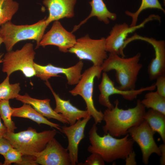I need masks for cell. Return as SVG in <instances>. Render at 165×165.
<instances>
[{
    "label": "cell",
    "instance_id": "6da1fadb",
    "mask_svg": "<svg viewBox=\"0 0 165 165\" xmlns=\"http://www.w3.org/2000/svg\"><path fill=\"white\" fill-rule=\"evenodd\" d=\"M97 130V124L94 123L89 132L91 145L87 150L91 153L99 154L105 162L111 163L118 159L125 160L133 151L134 141L129 138L128 134L123 138H117L108 133L101 136Z\"/></svg>",
    "mask_w": 165,
    "mask_h": 165
},
{
    "label": "cell",
    "instance_id": "7a4b0ae2",
    "mask_svg": "<svg viewBox=\"0 0 165 165\" xmlns=\"http://www.w3.org/2000/svg\"><path fill=\"white\" fill-rule=\"evenodd\" d=\"M114 103L113 108H107L103 113V120L105 124L102 130L105 134L108 133L114 137H119L126 135L130 128L144 120L145 108L140 99L137 100L135 107L127 109L119 108L118 99Z\"/></svg>",
    "mask_w": 165,
    "mask_h": 165
},
{
    "label": "cell",
    "instance_id": "3957f363",
    "mask_svg": "<svg viewBox=\"0 0 165 165\" xmlns=\"http://www.w3.org/2000/svg\"><path fill=\"white\" fill-rule=\"evenodd\" d=\"M140 53L129 58L120 57L117 54L109 53L101 66L102 71H116L115 77L119 89L125 91L135 90L138 76L142 65L139 63Z\"/></svg>",
    "mask_w": 165,
    "mask_h": 165
},
{
    "label": "cell",
    "instance_id": "277c9868",
    "mask_svg": "<svg viewBox=\"0 0 165 165\" xmlns=\"http://www.w3.org/2000/svg\"><path fill=\"white\" fill-rule=\"evenodd\" d=\"M57 133L54 129L38 132L36 129L29 127L26 130L16 133L7 132L3 137L23 155H33L43 150Z\"/></svg>",
    "mask_w": 165,
    "mask_h": 165
},
{
    "label": "cell",
    "instance_id": "5b68a950",
    "mask_svg": "<svg viewBox=\"0 0 165 165\" xmlns=\"http://www.w3.org/2000/svg\"><path fill=\"white\" fill-rule=\"evenodd\" d=\"M46 19L31 25H16L9 21L0 26V36L7 52L12 50L18 42L27 40L36 41V48L40 46V42L48 26Z\"/></svg>",
    "mask_w": 165,
    "mask_h": 165
},
{
    "label": "cell",
    "instance_id": "8992f818",
    "mask_svg": "<svg viewBox=\"0 0 165 165\" xmlns=\"http://www.w3.org/2000/svg\"><path fill=\"white\" fill-rule=\"evenodd\" d=\"M35 54L33 45L31 43L25 44L20 50L7 52L2 59V72L9 76L16 71H21L27 78L35 76Z\"/></svg>",
    "mask_w": 165,
    "mask_h": 165
},
{
    "label": "cell",
    "instance_id": "52a82bcc",
    "mask_svg": "<svg viewBox=\"0 0 165 165\" xmlns=\"http://www.w3.org/2000/svg\"><path fill=\"white\" fill-rule=\"evenodd\" d=\"M102 72L101 66L93 65L86 70L81 75V78L75 87L69 91L72 96H80L85 101L86 110L93 118L95 123H100L103 120V113L95 108L93 99L94 85L95 78L101 77Z\"/></svg>",
    "mask_w": 165,
    "mask_h": 165
},
{
    "label": "cell",
    "instance_id": "ba28073f",
    "mask_svg": "<svg viewBox=\"0 0 165 165\" xmlns=\"http://www.w3.org/2000/svg\"><path fill=\"white\" fill-rule=\"evenodd\" d=\"M105 38H91L88 35L77 39L68 52L75 54L80 60L91 61L93 65L101 66L108 55L105 49Z\"/></svg>",
    "mask_w": 165,
    "mask_h": 165
},
{
    "label": "cell",
    "instance_id": "9c48e42d",
    "mask_svg": "<svg viewBox=\"0 0 165 165\" xmlns=\"http://www.w3.org/2000/svg\"><path fill=\"white\" fill-rule=\"evenodd\" d=\"M155 20L160 21V18L159 16L151 14L138 25L130 26L125 23L116 24L112 28L109 35L105 38L106 51L109 53L120 55L122 57H125L123 52L124 45L128 35L144 27L149 21Z\"/></svg>",
    "mask_w": 165,
    "mask_h": 165
},
{
    "label": "cell",
    "instance_id": "30bf717a",
    "mask_svg": "<svg viewBox=\"0 0 165 165\" xmlns=\"http://www.w3.org/2000/svg\"><path fill=\"white\" fill-rule=\"evenodd\" d=\"M155 133L144 119L139 124L131 127L128 130V134L140 148L142 161L145 165L148 164L149 158L152 154L155 153L160 156L161 155L159 147L154 138Z\"/></svg>",
    "mask_w": 165,
    "mask_h": 165
},
{
    "label": "cell",
    "instance_id": "8fae6325",
    "mask_svg": "<svg viewBox=\"0 0 165 165\" xmlns=\"http://www.w3.org/2000/svg\"><path fill=\"white\" fill-rule=\"evenodd\" d=\"M156 88L154 84L137 90L129 91L121 90L115 86L114 82L109 77L107 73L104 72L102 73L101 82L98 85V89L100 93L98 97V101L101 105L111 109L114 107V105L111 103L109 99V97L112 95L115 94L120 95L127 100L132 101L143 92L153 91Z\"/></svg>",
    "mask_w": 165,
    "mask_h": 165
},
{
    "label": "cell",
    "instance_id": "7c38bea8",
    "mask_svg": "<svg viewBox=\"0 0 165 165\" xmlns=\"http://www.w3.org/2000/svg\"><path fill=\"white\" fill-rule=\"evenodd\" d=\"M143 41L150 44L155 51V57L151 60L148 67V72L149 79L152 81L158 77L165 75V42L163 40H158L153 38L142 36L135 34L131 37L127 38L125 42L126 46L134 40Z\"/></svg>",
    "mask_w": 165,
    "mask_h": 165
},
{
    "label": "cell",
    "instance_id": "4fadbf2b",
    "mask_svg": "<svg viewBox=\"0 0 165 165\" xmlns=\"http://www.w3.org/2000/svg\"><path fill=\"white\" fill-rule=\"evenodd\" d=\"M34 66L35 76L42 80L46 81L52 77L63 74L66 76L68 84L73 85H76L81 78L83 63L80 60L74 65L67 68L56 66L51 64L43 66L35 62Z\"/></svg>",
    "mask_w": 165,
    "mask_h": 165
},
{
    "label": "cell",
    "instance_id": "5bb4252c",
    "mask_svg": "<svg viewBox=\"0 0 165 165\" xmlns=\"http://www.w3.org/2000/svg\"><path fill=\"white\" fill-rule=\"evenodd\" d=\"M76 40L72 33L68 31L58 20H56L50 30L44 35L40 46L44 48L48 45L56 46L60 51L66 53L74 46Z\"/></svg>",
    "mask_w": 165,
    "mask_h": 165
},
{
    "label": "cell",
    "instance_id": "9a60e30c",
    "mask_svg": "<svg viewBox=\"0 0 165 165\" xmlns=\"http://www.w3.org/2000/svg\"><path fill=\"white\" fill-rule=\"evenodd\" d=\"M38 164L42 165H71L68 150L54 138L41 152L33 155Z\"/></svg>",
    "mask_w": 165,
    "mask_h": 165
},
{
    "label": "cell",
    "instance_id": "2e32d148",
    "mask_svg": "<svg viewBox=\"0 0 165 165\" xmlns=\"http://www.w3.org/2000/svg\"><path fill=\"white\" fill-rule=\"evenodd\" d=\"M92 117L89 115L82 119L78 120L74 124L61 127V132L67 136L68 141L67 147L71 165L78 163V146L85 137L84 132L86 126Z\"/></svg>",
    "mask_w": 165,
    "mask_h": 165
},
{
    "label": "cell",
    "instance_id": "e0dca14e",
    "mask_svg": "<svg viewBox=\"0 0 165 165\" xmlns=\"http://www.w3.org/2000/svg\"><path fill=\"white\" fill-rule=\"evenodd\" d=\"M45 84L52 92L55 100L56 106L54 110L64 116L67 120L69 124L72 125L78 120L90 115L87 110L79 109L73 105L70 100L61 98L54 91L48 80L46 81Z\"/></svg>",
    "mask_w": 165,
    "mask_h": 165
},
{
    "label": "cell",
    "instance_id": "ac0fdd59",
    "mask_svg": "<svg viewBox=\"0 0 165 165\" xmlns=\"http://www.w3.org/2000/svg\"><path fill=\"white\" fill-rule=\"evenodd\" d=\"M76 0H43V4L49 13L45 20L48 25L52 22L74 16V7Z\"/></svg>",
    "mask_w": 165,
    "mask_h": 165
},
{
    "label": "cell",
    "instance_id": "d6986e66",
    "mask_svg": "<svg viewBox=\"0 0 165 165\" xmlns=\"http://www.w3.org/2000/svg\"><path fill=\"white\" fill-rule=\"evenodd\" d=\"M16 99L24 104L30 105L42 115L48 119H54L63 123L69 124L67 120L64 116L57 113L52 108L50 99L41 100L33 98L27 93L23 95L19 94Z\"/></svg>",
    "mask_w": 165,
    "mask_h": 165
},
{
    "label": "cell",
    "instance_id": "ffe728a7",
    "mask_svg": "<svg viewBox=\"0 0 165 165\" xmlns=\"http://www.w3.org/2000/svg\"><path fill=\"white\" fill-rule=\"evenodd\" d=\"M89 3L91 7L90 15L79 24L74 26L72 31V33L78 30L91 17L96 16L99 21L106 24L109 23V20H115L117 19L116 14L108 9L103 0H92Z\"/></svg>",
    "mask_w": 165,
    "mask_h": 165
},
{
    "label": "cell",
    "instance_id": "44dd1931",
    "mask_svg": "<svg viewBox=\"0 0 165 165\" xmlns=\"http://www.w3.org/2000/svg\"><path fill=\"white\" fill-rule=\"evenodd\" d=\"M13 111L12 116L29 119L36 123L38 125L44 124L54 127L61 131V127L59 124L51 122L48 120L31 105L27 104H24L19 108H13Z\"/></svg>",
    "mask_w": 165,
    "mask_h": 165
},
{
    "label": "cell",
    "instance_id": "7402d4cb",
    "mask_svg": "<svg viewBox=\"0 0 165 165\" xmlns=\"http://www.w3.org/2000/svg\"><path fill=\"white\" fill-rule=\"evenodd\" d=\"M143 118L152 129L160 134L165 143V115L150 108L145 112Z\"/></svg>",
    "mask_w": 165,
    "mask_h": 165
},
{
    "label": "cell",
    "instance_id": "603a6c76",
    "mask_svg": "<svg viewBox=\"0 0 165 165\" xmlns=\"http://www.w3.org/2000/svg\"><path fill=\"white\" fill-rule=\"evenodd\" d=\"M141 102L145 108L156 110L165 115V97L156 91L146 93Z\"/></svg>",
    "mask_w": 165,
    "mask_h": 165
},
{
    "label": "cell",
    "instance_id": "cb8c5ba5",
    "mask_svg": "<svg viewBox=\"0 0 165 165\" xmlns=\"http://www.w3.org/2000/svg\"><path fill=\"white\" fill-rule=\"evenodd\" d=\"M19 7V3L14 0H0V26L11 21Z\"/></svg>",
    "mask_w": 165,
    "mask_h": 165
},
{
    "label": "cell",
    "instance_id": "d4e9b609",
    "mask_svg": "<svg viewBox=\"0 0 165 165\" xmlns=\"http://www.w3.org/2000/svg\"><path fill=\"white\" fill-rule=\"evenodd\" d=\"M9 77L7 76L0 84V101L16 98L21 90L19 83L10 84Z\"/></svg>",
    "mask_w": 165,
    "mask_h": 165
},
{
    "label": "cell",
    "instance_id": "484cf974",
    "mask_svg": "<svg viewBox=\"0 0 165 165\" xmlns=\"http://www.w3.org/2000/svg\"><path fill=\"white\" fill-rule=\"evenodd\" d=\"M13 108L10 107L9 100H2L0 101V118L3 121L4 125L7 129V132H14L17 129L11 117L13 112Z\"/></svg>",
    "mask_w": 165,
    "mask_h": 165
},
{
    "label": "cell",
    "instance_id": "4316f807",
    "mask_svg": "<svg viewBox=\"0 0 165 165\" xmlns=\"http://www.w3.org/2000/svg\"><path fill=\"white\" fill-rule=\"evenodd\" d=\"M148 9H158L162 10L164 13H165L164 9L158 0H141L140 6L135 12L132 13L128 11L125 12V14L132 18L130 26L136 25L138 17L140 13L144 10Z\"/></svg>",
    "mask_w": 165,
    "mask_h": 165
},
{
    "label": "cell",
    "instance_id": "83f0119b",
    "mask_svg": "<svg viewBox=\"0 0 165 165\" xmlns=\"http://www.w3.org/2000/svg\"><path fill=\"white\" fill-rule=\"evenodd\" d=\"M23 154L17 149L12 148L3 156L5 161L3 165H10L13 163L20 165L22 161Z\"/></svg>",
    "mask_w": 165,
    "mask_h": 165
},
{
    "label": "cell",
    "instance_id": "f1b7e54d",
    "mask_svg": "<svg viewBox=\"0 0 165 165\" xmlns=\"http://www.w3.org/2000/svg\"><path fill=\"white\" fill-rule=\"evenodd\" d=\"M105 161L99 154L92 153L86 159L83 165H104Z\"/></svg>",
    "mask_w": 165,
    "mask_h": 165
},
{
    "label": "cell",
    "instance_id": "f546056e",
    "mask_svg": "<svg viewBox=\"0 0 165 165\" xmlns=\"http://www.w3.org/2000/svg\"><path fill=\"white\" fill-rule=\"evenodd\" d=\"M156 79V91L160 95L165 97V75L160 76Z\"/></svg>",
    "mask_w": 165,
    "mask_h": 165
},
{
    "label": "cell",
    "instance_id": "4dcf8cb0",
    "mask_svg": "<svg viewBox=\"0 0 165 165\" xmlns=\"http://www.w3.org/2000/svg\"><path fill=\"white\" fill-rule=\"evenodd\" d=\"M12 148L13 147L8 140L4 137H0V154L3 156Z\"/></svg>",
    "mask_w": 165,
    "mask_h": 165
},
{
    "label": "cell",
    "instance_id": "1f68e13d",
    "mask_svg": "<svg viewBox=\"0 0 165 165\" xmlns=\"http://www.w3.org/2000/svg\"><path fill=\"white\" fill-rule=\"evenodd\" d=\"M35 157L33 155H23L20 165H38Z\"/></svg>",
    "mask_w": 165,
    "mask_h": 165
},
{
    "label": "cell",
    "instance_id": "d6a6232c",
    "mask_svg": "<svg viewBox=\"0 0 165 165\" xmlns=\"http://www.w3.org/2000/svg\"><path fill=\"white\" fill-rule=\"evenodd\" d=\"M136 154L133 151L126 158V165H137L135 160Z\"/></svg>",
    "mask_w": 165,
    "mask_h": 165
},
{
    "label": "cell",
    "instance_id": "836d02e7",
    "mask_svg": "<svg viewBox=\"0 0 165 165\" xmlns=\"http://www.w3.org/2000/svg\"><path fill=\"white\" fill-rule=\"evenodd\" d=\"M160 150L161 155L160 159V165H165V143L160 145L159 147Z\"/></svg>",
    "mask_w": 165,
    "mask_h": 165
},
{
    "label": "cell",
    "instance_id": "e575fe53",
    "mask_svg": "<svg viewBox=\"0 0 165 165\" xmlns=\"http://www.w3.org/2000/svg\"><path fill=\"white\" fill-rule=\"evenodd\" d=\"M7 132L6 127L1 122L0 118V137H3L4 135Z\"/></svg>",
    "mask_w": 165,
    "mask_h": 165
},
{
    "label": "cell",
    "instance_id": "d590c367",
    "mask_svg": "<svg viewBox=\"0 0 165 165\" xmlns=\"http://www.w3.org/2000/svg\"><path fill=\"white\" fill-rule=\"evenodd\" d=\"M3 54H0V63H2V57L3 56Z\"/></svg>",
    "mask_w": 165,
    "mask_h": 165
},
{
    "label": "cell",
    "instance_id": "8d00e7d4",
    "mask_svg": "<svg viewBox=\"0 0 165 165\" xmlns=\"http://www.w3.org/2000/svg\"><path fill=\"white\" fill-rule=\"evenodd\" d=\"M2 43H3V41L0 36V46Z\"/></svg>",
    "mask_w": 165,
    "mask_h": 165
},
{
    "label": "cell",
    "instance_id": "74e56055",
    "mask_svg": "<svg viewBox=\"0 0 165 165\" xmlns=\"http://www.w3.org/2000/svg\"><path fill=\"white\" fill-rule=\"evenodd\" d=\"M2 162H0V165H2Z\"/></svg>",
    "mask_w": 165,
    "mask_h": 165
}]
</instances>
